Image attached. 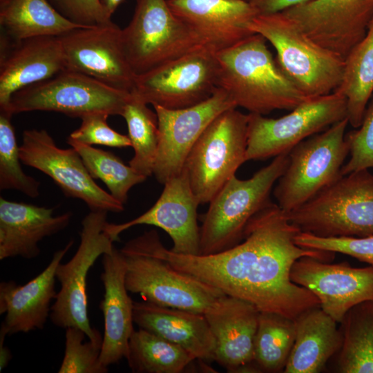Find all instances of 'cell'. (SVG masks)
Here are the masks:
<instances>
[{
	"label": "cell",
	"mask_w": 373,
	"mask_h": 373,
	"mask_svg": "<svg viewBox=\"0 0 373 373\" xmlns=\"http://www.w3.org/2000/svg\"><path fill=\"white\" fill-rule=\"evenodd\" d=\"M300 231L287 213L270 201L248 222L241 242L216 254L175 253L162 245L154 229L145 231L141 239L152 254L175 269L244 300L260 312L295 320L320 303L309 290L291 280L294 263L304 256L329 262L335 254L298 245L295 237Z\"/></svg>",
	"instance_id": "obj_1"
},
{
	"label": "cell",
	"mask_w": 373,
	"mask_h": 373,
	"mask_svg": "<svg viewBox=\"0 0 373 373\" xmlns=\"http://www.w3.org/2000/svg\"><path fill=\"white\" fill-rule=\"evenodd\" d=\"M266 41L253 34L215 52L218 87L237 108L262 115L276 110L291 111L309 98L282 70Z\"/></svg>",
	"instance_id": "obj_2"
},
{
	"label": "cell",
	"mask_w": 373,
	"mask_h": 373,
	"mask_svg": "<svg viewBox=\"0 0 373 373\" xmlns=\"http://www.w3.org/2000/svg\"><path fill=\"white\" fill-rule=\"evenodd\" d=\"M247 28L273 46L278 64L307 97L326 95L341 86L345 60L313 40L283 12L258 14Z\"/></svg>",
	"instance_id": "obj_3"
},
{
	"label": "cell",
	"mask_w": 373,
	"mask_h": 373,
	"mask_svg": "<svg viewBox=\"0 0 373 373\" xmlns=\"http://www.w3.org/2000/svg\"><path fill=\"white\" fill-rule=\"evenodd\" d=\"M289 151L275 157L250 178L235 175L221 188L204 216L199 254H216L242 241L248 222L271 201L270 193L287 167Z\"/></svg>",
	"instance_id": "obj_4"
},
{
	"label": "cell",
	"mask_w": 373,
	"mask_h": 373,
	"mask_svg": "<svg viewBox=\"0 0 373 373\" xmlns=\"http://www.w3.org/2000/svg\"><path fill=\"white\" fill-rule=\"evenodd\" d=\"M302 232L323 238L373 235V173L342 175L298 208L287 213Z\"/></svg>",
	"instance_id": "obj_5"
},
{
	"label": "cell",
	"mask_w": 373,
	"mask_h": 373,
	"mask_svg": "<svg viewBox=\"0 0 373 373\" xmlns=\"http://www.w3.org/2000/svg\"><path fill=\"white\" fill-rule=\"evenodd\" d=\"M345 118L303 140L289 152L287 167L274 189L277 204L289 213L339 179L350 154Z\"/></svg>",
	"instance_id": "obj_6"
},
{
	"label": "cell",
	"mask_w": 373,
	"mask_h": 373,
	"mask_svg": "<svg viewBox=\"0 0 373 373\" xmlns=\"http://www.w3.org/2000/svg\"><path fill=\"white\" fill-rule=\"evenodd\" d=\"M119 251L126 262V287L144 301L204 314L225 294L173 268L152 254L140 236L127 242Z\"/></svg>",
	"instance_id": "obj_7"
},
{
	"label": "cell",
	"mask_w": 373,
	"mask_h": 373,
	"mask_svg": "<svg viewBox=\"0 0 373 373\" xmlns=\"http://www.w3.org/2000/svg\"><path fill=\"white\" fill-rule=\"evenodd\" d=\"M248 114L228 109L206 128L189 152L184 169L200 204L209 203L246 162Z\"/></svg>",
	"instance_id": "obj_8"
},
{
	"label": "cell",
	"mask_w": 373,
	"mask_h": 373,
	"mask_svg": "<svg viewBox=\"0 0 373 373\" xmlns=\"http://www.w3.org/2000/svg\"><path fill=\"white\" fill-rule=\"evenodd\" d=\"M131 92L111 87L80 73L64 70L15 92L6 112L55 111L82 118L94 113L122 115Z\"/></svg>",
	"instance_id": "obj_9"
},
{
	"label": "cell",
	"mask_w": 373,
	"mask_h": 373,
	"mask_svg": "<svg viewBox=\"0 0 373 373\" xmlns=\"http://www.w3.org/2000/svg\"><path fill=\"white\" fill-rule=\"evenodd\" d=\"M122 39L136 75L206 46L173 12L166 0H136L131 21L122 29Z\"/></svg>",
	"instance_id": "obj_10"
},
{
	"label": "cell",
	"mask_w": 373,
	"mask_h": 373,
	"mask_svg": "<svg viewBox=\"0 0 373 373\" xmlns=\"http://www.w3.org/2000/svg\"><path fill=\"white\" fill-rule=\"evenodd\" d=\"M106 211H90L82 221L79 247L66 263L60 262L56 278L60 283L51 307L50 319L57 327H76L82 329L88 339H103L101 333L90 326L88 314L87 276L97 258L113 252L114 241L105 231Z\"/></svg>",
	"instance_id": "obj_11"
},
{
	"label": "cell",
	"mask_w": 373,
	"mask_h": 373,
	"mask_svg": "<svg viewBox=\"0 0 373 373\" xmlns=\"http://www.w3.org/2000/svg\"><path fill=\"white\" fill-rule=\"evenodd\" d=\"M347 102L338 91L309 97L278 118L248 113L245 160L275 157L347 117Z\"/></svg>",
	"instance_id": "obj_12"
},
{
	"label": "cell",
	"mask_w": 373,
	"mask_h": 373,
	"mask_svg": "<svg viewBox=\"0 0 373 373\" xmlns=\"http://www.w3.org/2000/svg\"><path fill=\"white\" fill-rule=\"evenodd\" d=\"M218 71L215 52L203 46L136 75L131 93L153 106L187 108L215 93Z\"/></svg>",
	"instance_id": "obj_13"
},
{
	"label": "cell",
	"mask_w": 373,
	"mask_h": 373,
	"mask_svg": "<svg viewBox=\"0 0 373 373\" xmlns=\"http://www.w3.org/2000/svg\"><path fill=\"white\" fill-rule=\"evenodd\" d=\"M19 153L22 163L50 177L66 197L82 200L90 211H124V204L95 182L77 151L58 147L46 130L24 131Z\"/></svg>",
	"instance_id": "obj_14"
},
{
	"label": "cell",
	"mask_w": 373,
	"mask_h": 373,
	"mask_svg": "<svg viewBox=\"0 0 373 373\" xmlns=\"http://www.w3.org/2000/svg\"><path fill=\"white\" fill-rule=\"evenodd\" d=\"M58 38L66 69L82 73L119 90H132L136 75L125 54L122 29L112 21L74 28Z\"/></svg>",
	"instance_id": "obj_15"
},
{
	"label": "cell",
	"mask_w": 373,
	"mask_h": 373,
	"mask_svg": "<svg viewBox=\"0 0 373 373\" xmlns=\"http://www.w3.org/2000/svg\"><path fill=\"white\" fill-rule=\"evenodd\" d=\"M153 108L159 138L153 175L164 184L182 173L189 152L209 124L224 111L237 106L223 89L218 88L209 99L192 106Z\"/></svg>",
	"instance_id": "obj_16"
},
{
	"label": "cell",
	"mask_w": 373,
	"mask_h": 373,
	"mask_svg": "<svg viewBox=\"0 0 373 373\" xmlns=\"http://www.w3.org/2000/svg\"><path fill=\"white\" fill-rule=\"evenodd\" d=\"M283 12L313 40L345 60L367 32L373 0H309Z\"/></svg>",
	"instance_id": "obj_17"
},
{
	"label": "cell",
	"mask_w": 373,
	"mask_h": 373,
	"mask_svg": "<svg viewBox=\"0 0 373 373\" xmlns=\"http://www.w3.org/2000/svg\"><path fill=\"white\" fill-rule=\"evenodd\" d=\"M291 280L318 299L321 309L341 323L353 306L373 300V266L352 267L304 256L294 263Z\"/></svg>",
	"instance_id": "obj_18"
},
{
	"label": "cell",
	"mask_w": 373,
	"mask_h": 373,
	"mask_svg": "<svg viewBox=\"0 0 373 373\" xmlns=\"http://www.w3.org/2000/svg\"><path fill=\"white\" fill-rule=\"evenodd\" d=\"M164 189L155 203L138 217L121 224L107 222L105 231L114 242L125 230L140 224L157 227L171 237L175 253L200 254V228L198 224V207L184 169L164 184Z\"/></svg>",
	"instance_id": "obj_19"
},
{
	"label": "cell",
	"mask_w": 373,
	"mask_h": 373,
	"mask_svg": "<svg viewBox=\"0 0 373 373\" xmlns=\"http://www.w3.org/2000/svg\"><path fill=\"white\" fill-rule=\"evenodd\" d=\"M66 70L60 41L39 36L12 41L1 36L0 111H6L12 95Z\"/></svg>",
	"instance_id": "obj_20"
},
{
	"label": "cell",
	"mask_w": 373,
	"mask_h": 373,
	"mask_svg": "<svg viewBox=\"0 0 373 373\" xmlns=\"http://www.w3.org/2000/svg\"><path fill=\"white\" fill-rule=\"evenodd\" d=\"M259 314L252 304L226 294L204 312L216 343L214 361L227 372H258L254 358Z\"/></svg>",
	"instance_id": "obj_21"
},
{
	"label": "cell",
	"mask_w": 373,
	"mask_h": 373,
	"mask_svg": "<svg viewBox=\"0 0 373 373\" xmlns=\"http://www.w3.org/2000/svg\"><path fill=\"white\" fill-rule=\"evenodd\" d=\"M173 12L217 52L253 35L247 28L258 12L244 0H166Z\"/></svg>",
	"instance_id": "obj_22"
},
{
	"label": "cell",
	"mask_w": 373,
	"mask_h": 373,
	"mask_svg": "<svg viewBox=\"0 0 373 373\" xmlns=\"http://www.w3.org/2000/svg\"><path fill=\"white\" fill-rule=\"evenodd\" d=\"M73 245L69 241L54 253L48 266L23 285L14 281L0 283V314H6L1 328L8 335L42 329L50 317L51 301L55 299L56 270Z\"/></svg>",
	"instance_id": "obj_23"
},
{
	"label": "cell",
	"mask_w": 373,
	"mask_h": 373,
	"mask_svg": "<svg viewBox=\"0 0 373 373\" xmlns=\"http://www.w3.org/2000/svg\"><path fill=\"white\" fill-rule=\"evenodd\" d=\"M100 278L104 287L100 309L104 332L100 353L102 364L108 366L126 357L130 338L134 332L133 304L125 285L126 262L115 247L103 255Z\"/></svg>",
	"instance_id": "obj_24"
},
{
	"label": "cell",
	"mask_w": 373,
	"mask_h": 373,
	"mask_svg": "<svg viewBox=\"0 0 373 373\" xmlns=\"http://www.w3.org/2000/svg\"><path fill=\"white\" fill-rule=\"evenodd\" d=\"M54 207H39L0 198V260L32 259L40 254L39 242L66 228L70 211L54 215Z\"/></svg>",
	"instance_id": "obj_25"
},
{
	"label": "cell",
	"mask_w": 373,
	"mask_h": 373,
	"mask_svg": "<svg viewBox=\"0 0 373 373\" xmlns=\"http://www.w3.org/2000/svg\"><path fill=\"white\" fill-rule=\"evenodd\" d=\"M133 321L139 328L182 347L198 361H214L216 339L202 314L144 300L134 302Z\"/></svg>",
	"instance_id": "obj_26"
},
{
	"label": "cell",
	"mask_w": 373,
	"mask_h": 373,
	"mask_svg": "<svg viewBox=\"0 0 373 373\" xmlns=\"http://www.w3.org/2000/svg\"><path fill=\"white\" fill-rule=\"evenodd\" d=\"M294 321L295 341L283 372H321L342 344L337 322L320 306L303 312Z\"/></svg>",
	"instance_id": "obj_27"
},
{
	"label": "cell",
	"mask_w": 373,
	"mask_h": 373,
	"mask_svg": "<svg viewBox=\"0 0 373 373\" xmlns=\"http://www.w3.org/2000/svg\"><path fill=\"white\" fill-rule=\"evenodd\" d=\"M0 8L3 35L12 41L39 36L58 37L83 27L62 16L48 0H10Z\"/></svg>",
	"instance_id": "obj_28"
},
{
	"label": "cell",
	"mask_w": 373,
	"mask_h": 373,
	"mask_svg": "<svg viewBox=\"0 0 373 373\" xmlns=\"http://www.w3.org/2000/svg\"><path fill=\"white\" fill-rule=\"evenodd\" d=\"M341 323L335 372L373 373V300L350 308Z\"/></svg>",
	"instance_id": "obj_29"
},
{
	"label": "cell",
	"mask_w": 373,
	"mask_h": 373,
	"mask_svg": "<svg viewBox=\"0 0 373 373\" xmlns=\"http://www.w3.org/2000/svg\"><path fill=\"white\" fill-rule=\"evenodd\" d=\"M336 91L346 99L349 124L358 128L373 93V17L363 38L345 59L343 80Z\"/></svg>",
	"instance_id": "obj_30"
},
{
	"label": "cell",
	"mask_w": 373,
	"mask_h": 373,
	"mask_svg": "<svg viewBox=\"0 0 373 373\" xmlns=\"http://www.w3.org/2000/svg\"><path fill=\"white\" fill-rule=\"evenodd\" d=\"M126 359L134 373H180L196 360L182 347L141 328L130 338Z\"/></svg>",
	"instance_id": "obj_31"
},
{
	"label": "cell",
	"mask_w": 373,
	"mask_h": 373,
	"mask_svg": "<svg viewBox=\"0 0 373 373\" xmlns=\"http://www.w3.org/2000/svg\"><path fill=\"white\" fill-rule=\"evenodd\" d=\"M296 336L294 319L260 312L254 343V363L259 372H283Z\"/></svg>",
	"instance_id": "obj_32"
},
{
	"label": "cell",
	"mask_w": 373,
	"mask_h": 373,
	"mask_svg": "<svg viewBox=\"0 0 373 373\" xmlns=\"http://www.w3.org/2000/svg\"><path fill=\"white\" fill-rule=\"evenodd\" d=\"M128 127V136L134 151L128 164L146 178L153 175L159 131L157 114L131 94L122 115Z\"/></svg>",
	"instance_id": "obj_33"
},
{
	"label": "cell",
	"mask_w": 373,
	"mask_h": 373,
	"mask_svg": "<svg viewBox=\"0 0 373 373\" xmlns=\"http://www.w3.org/2000/svg\"><path fill=\"white\" fill-rule=\"evenodd\" d=\"M67 143L77 151L90 176L101 180L109 193L124 204L131 189L143 182L147 178L138 173L130 165L110 151L96 149L68 137Z\"/></svg>",
	"instance_id": "obj_34"
},
{
	"label": "cell",
	"mask_w": 373,
	"mask_h": 373,
	"mask_svg": "<svg viewBox=\"0 0 373 373\" xmlns=\"http://www.w3.org/2000/svg\"><path fill=\"white\" fill-rule=\"evenodd\" d=\"M12 116L0 112V189H13L36 198L40 182L26 174L21 166L19 146L11 123Z\"/></svg>",
	"instance_id": "obj_35"
},
{
	"label": "cell",
	"mask_w": 373,
	"mask_h": 373,
	"mask_svg": "<svg viewBox=\"0 0 373 373\" xmlns=\"http://www.w3.org/2000/svg\"><path fill=\"white\" fill-rule=\"evenodd\" d=\"M86 333L76 327L66 328L65 349L59 373H106L99 359L103 339L84 342Z\"/></svg>",
	"instance_id": "obj_36"
},
{
	"label": "cell",
	"mask_w": 373,
	"mask_h": 373,
	"mask_svg": "<svg viewBox=\"0 0 373 373\" xmlns=\"http://www.w3.org/2000/svg\"><path fill=\"white\" fill-rule=\"evenodd\" d=\"M296 243L303 247L340 253L373 266V235L364 237L323 238L300 231Z\"/></svg>",
	"instance_id": "obj_37"
},
{
	"label": "cell",
	"mask_w": 373,
	"mask_h": 373,
	"mask_svg": "<svg viewBox=\"0 0 373 373\" xmlns=\"http://www.w3.org/2000/svg\"><path fill=\"white\" fill-rule=\"evenodd\" d=\"M350 146V159L343 164L341 175L373 168V100L368 104L357 130L345 135Z\"/></svg>",
	"instance_id": "obj_38"
},
{
	"label": "cell",
	"mask_w": 373,
	"mask_h": 373,
	"mask_svg": "<svg viewBox=\"0 0 373 373\" xmlns=\"http://www.w3.org/2000/svg\"><path fill=\"white\" fill-rule=\"evenodd\" d=\"M108 115L94 113L82 118L80 126L73 131L68 138L87 145H104L109 147L124 148L131 146L128 135H122L107 123Z\"/></svg>",
	"instance_id": "obj_39"
},
{
	"label": "cell",
	"mask_w": 373,
	"mask_h": 373,
	"mask_svg": "<svg viewBox=\"0 0 373 373\" xmlns=\"http://www.w3.org/2000/svg\"><path fill=\"white\" fill-rule=\"evenodd\" d=\"M53 8L69 21L83 27L110 22L102 0H48Z\"/></svg>",
	"instance_id": "obj_40"
},
{
	"label": "cell",
	"mask_w": 373,
	"mask_h": 373,
	"mask_svg": "<svg viewBox=\"0 0 373 373\" xmlns=\"http://www.w3.org/2000/svg\"><path fill=\"white\" fill-rule=\"evenodd\" d=\"M309 0H250L258 14H270L283 12L300 5Z\"/></svg>",
	"instance_id": "obj_41"
},
{
	"label": "cell",
	"mask_w": 373,
	"mask_h": 373,
	"mask_svg": "<svg viewBox=\"0 0 373 373\" xmlns=\"http://www.w3.org/2000/svg\"><path fill=\"white\" fill-rule=\"evenodd\" d=\"M6 332L0 329V372H1L9 363L12 358L10 349L4 345V340L7 336Z\"/></svg>",
	"instance_id": "obj_42"
},
{
	"label": "cell",
	"mask_w": 373,
	"mask_h": 373,
	"mask_svg": "<svg viewBox=\"0 0 373 373\" xmlns=\"http://www.w3.org/2000/svg\"><path fill=\"white\" fill-rule=\"evenodd\" d=\"M124 0H102V2L105 8L106 12L109 17L115 12L117 7Z\"/></svg>",
	"instance_id": "obj_43"
},
{
	"label": "cell",
	"mask_w": 373,
	"mask_h": 373,
	"mask_svg": "<svg viewBox=\"0 0 373 373\" xmlns=\"http://www.w3.org/2000/svg\"><path fill=\"white\" fill-rule=\"evenodd\" d=\"M9 1H10V0H0V7H2L3 6H5Z\"/></svg>",
	"instance_id": "obj_44"
},
{
	"label": "cell",
	"mask_w": 373,
	"mask_h": 373,
	"mask_svg": "<svg viewBox=\"0 0 373 373\" xmlns=\"http://www.w3.org/2000/svg\"><path fill=\"white\" fill-rule=\"evenodd\" d=\"M244 1H249L250 0H244Z\"/></svg>",
	"instance_id": "obj_45"
}]
</instances>
